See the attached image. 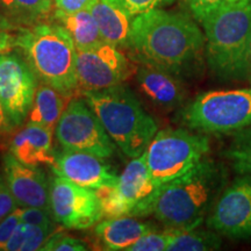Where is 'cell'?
<instances>
[{
  "instance_id": "obj_1",
  "label": "cell",
  "mask_w": 251,
  "mask_h": 251,
  "mask_svg": "<svg viewBox=\"0 0 251 251\" xmlns=\"http://www.w3.org/2000/svg\"><path fill=\"white\" fill-rule=\"evenodd\" d=\"M205 46V34L190 15L155 8L133 19L127 51L137 64L161 68L183 79L201 71Z\"/></svg>"
},
{
  "instance_id": "obj_2",
  "label": "cell",
  "mask_w": 251,
  "mask_h": 251,
  "mask_svg": "<svg viewBox=\"0 0 251 251\" xmlns=\"http://www.w3.org/2000/svg\"><path fill=\"white\" fill-rule=\"evenodd\" d=\"M227 185L226 165L206 156L186 174L162 185L151 214L165 228H198Z\"/></svg>"
},
{
  "instance_id": "obj_3",
  "label": "cell",
  "mask_w": 251,
  "mask_h": 251,
  "mask_svg": "<svg viewBox=\"0 0 251 251\" xmlns=\"http://www.w3.org/2000/svg\"><path fill=\"white\" fill-rule=\"evenodd\" d=\"M205 34L209 71L224 83L249 79L251 0H237L215 9L200 21Z\"/></svg>"
},
{
  "instance_id": "obj_4",
  "label": "cell",
  "mask_w": 251,
  "mask_h": 251,
  "mask_svg": "<svg viewBox=\"0 0 251 251\" xmlns=\"http://www.w3.org/2000/svg\"><path fill=\"white\" fill-rule=\"evenodd\" d=\"M80 94L126 156L135 158L146 151L158 126L125 83Z\"/></svg>"
},
{
  "instance_id": "obj_5",
  "label": "cell",
  "mask_w": 251,
  "mask_h": 251,
  "mask_svg": "<svg viewBox=\"0 0 251 251\" xmlns=\"http://www.w3.org/2000/svg\"><path fill=\"white\" fill-rule=\"evenodd\" d=\"M14 47L24 52L41 83L59 92L79 94L77 80V49L70 34L50 21L30 28H19Z\"/></svg>"
},
{
  "instance_id": "obj_6",
  "label": "cell",
  "mask_w": 251,
  "mask_h": 251,
  "mask_svg": "<svg viewBox=\"0 0 251 251\" xmlns=\"http://www.w3.org/2000/svg\"><path fill=\"white\" fill-rule=\"evenodd\" d=\"M180 120L205 134H231L251 127V89L200 93L181 109Z\"/></svg>"
},
{
  "instance_id": "obj_7",
  "label": "cell",
  "mask_w": 251,
  "mask_h": 251,
  "mask_svg": "<svg viewBox=\"0 0 251 251\" xmlns=\"http://www.w3.org/2000/svg\"><path fill=\"white\" fill-rule=\"evenodd\" d=\"M211 149L205 135L191 133L183 128L157 131L144 151L152 179L158 185L180 177L207 156Z\"/></svg>"
},
{
  "instance_id": "obj_8",
  "label": "cell",
  "mask_w": 251,
  "mask_h": 251,
  "mask_svg": "<svg viewBox=\"0 0 251 251\" xmlns=\"http://www.w3.org/2000/svg\"><path fill=\"white\" fill-rule=\"evenodd\" d=\"M55 135L63 150L92 153L101 158L112 157L117 148L84 98L71 100L56 126Z\"/></svg>"
},
{
  "instance_id": "obj_9",
  "label": "cell",
  "mask_w": 251,
  "mask_h": 251,
  "mask_svg": "<svg viewBox=\"0 0 251 251\" xmlns=\"http://www.w3.org/2000/svg\"><path fill=\"white\" fill-rule=\"evenodd\" d=\"M39 83L25 55L0 52V101L13 128L28 118Z\"/></svg>"
},
{
  "instance_id": "obj_10",
  "label": "cell",
  "mask_w": 251,
  "mask_h": 251,
  "mask_svg": "<svg viewBox=\"0 0 251 251\" xmlns=\"http://www.w3.org/2000/svg\"><path fill=\"white\" fill-rule=\"evenodd\" d=\"M76 68L80 94L124 84L136 74L137 63L117 47L103 42L96 48L77 51Z\"/></svg>"
},
{
  "instance_id": "obj_11",
  "label": "cell",
  "mask_w": 251,
  "mask_h": 251,
  "mask_svg": "<svg viewBox=\"0 0 251 251\" xmlns=\"http://www.w3.org/2000/svg\"><path fill=\"white\" fill-rule=\"evenodd\" d=\"M50 212L57 224L74 230L92 228L102 219L96 191L55 175L50 179Z\"/></svg>"
},
{
  "instance_id": "obj_12",
  "label": "cell",
  "mask_w": 251,
  "mask_h": 251,
  "mask_svg": "<svg viewBox=\"0 0 251 251\" xmlns=\"http://www.w3.org/2000/svg\"><path fill=\"white\" fill-rule=\"evenodd\" d=\"M207 227L235 241H251V175H240L220 194Z\"/></svg>"
},
{
  "instance_id": "obj_13",
  "label": "cell",
  "mask_w": 251,
  "mask_h": 251,
  "mask_svg": "<svg viewBox=\"0 0 251 251\" xmlns=\"http://www.w3.org/2000/svg\"><path fill=\"white\" fill-rule=\"evenodd\" d=\"M2 174L19 207H40L50 212V179L39 166L24 164L7 152L2 157Z\"/></svg>"
},
{
  "instance_id": "obj_14",
  "label": "cell",
  "mask_w": 251,
  "mask_h": 251,
  "mask_svg": "<svg viewBox=\"0 0 251 251\" xmlns=\"http://www.w3.org/2000/svg\"><path fill=\"white\" fill-rule=\"evenodd\" d=\"M115 185L122 199L129 206V216L144 218L151 215L152 206L162 185L152 179L144 152L131 158Z\"/></svg>"
},
{
  "instance_id": "obj_15",
  "label": "cell",
  "mask_w": 251,
  "mask_h": 251,
  "mask_svg": "<svg viewBox=\"0 0 251 251\" xmlns=\"http://www.w3.org/2000/svg\"><path fill=\"white\" fill-rule=\"evenodd\" d=\"M103 159L92 153L64 150L61 155H56L51 170L72 183L97 190L105 185L117 184L119 179L114 169Z\"/></svg>"
},
{
  "instance_id": "obj_16",
  "label": "cell",
  "mask_w": 251,
  "mask_h": 251,
  "mask_svg": "<svg viewBox=\"0 0 251 251\" xmlns=\"http://www.w3.org/2000/svg\"><path fill=\"white\" fill-rule=\"evenodd\" d=\"M135 78L143 96L162 111H175L186 99L183 79L161 68L137 64Z\"/></svg>"
},
{
  "instance_id": "obj_17",
  "label": "cell",
  "mask_w": 251,
  "mask_h": 251,
  "mask_svg": "<svg viewBox=\"0 0 251 251\" xmlns=\"http://www.w3.org/2000/svg\"><path fill=\"white\" fill-rule=\"evenodd\" d=\"M52 135L51 128L27 122L12 139L9 152L24 164L51 166L56 161Z\"/></svg>"
},
{
  "instance_id": "obj_18",
  "label": "cell",
  "mask_w": 251,
  "mask_h": 251,
  "mask_svg": "<svg viewBox=\"0 0 251 251\" xmlns=\"http://www.w3.org/2000/svg\"><path fill=\"white\" fill-rule=\"evenodd\" d=\"M153 229L157 228L151 222L126 215L99 221L94 226V238L101 250H127L144 234Z\"/></svg>"
},
{
  "instance_id": "obj_19",
  "label": "cell",
  "mask_w": 251,
  "mask_h": 251,
  "mask_svg": "<svg viewBox=\"0 0 251 251\" xmlns=\"http://www.w3.org/2000/svg\"><path fill=\"white\" fill-rule=\"evenodd\" d=\"M91 12L103 41L119 49L127 50L134 18L107 0H98Z\"/></svg>"
},
{
  "instance_id": "obj_20",
  "label": "cell",
  "mask_w": 251,
  "mask_h": 251,
  "mask_svg": "<svg viewBox=\"0 0 251 251\" xmlns=\"http://www.w3.org/2000/svg\"><path fill=\"white\" fill-rule=\"evenodd\" d=\"M51 21L61 25L70 34L77 51L96 48L105 42L91 9L64 13L55 9Z\"/></svg>"
},
{
  "instance_id": "obj_21",
  "label": "cell",
  "mask_w": 251,
  "mask_h": 251,
  "mask_svg": "<svg viewBox=\"0 0 251 251\" xmlns=\"http://www.w3.org/2000/svg\"><path fill=\"white\" fill-rule=\"evenodd\" d=\"M74 97L59 92L45 83H39L28 122L45 126L55 130L59 119L68 108Z\"/></svg>"
},
{
  "instance_id": "obj_22",
  "label": "cell",
  "mask_w": 251,
  "mask_h": 251,
  "mask_svg": "<svg viewBox=\"0 0 251 251\" xmlns=\"http://www.w3.org/2000/svg\"><path fill=\"white\" fill-rule=\"evenodd\" d=\"M52 0H0V14L17 28L50 23Z\"/></svg>"
},
{
  "instance_id": "obj_23",
  "label": "cell",
  "mask_w": 251,
  "mask_h": 251,
  "mask_svg": "<svg viewBox=\"0 0 251 251\" xmlns=\"http://www.w3.org/2000/svg\"><path fill=\"white\" fill-rule=\"evenodd\" d=\"M199 228V227H198ZM172 229L169 251H211L222 246L221 235L212 229Z\"/></svg>"
},
{
  "instance_id": "obj_24",
  "label": "cell",
  "mask_w": 251,
  "mask_h": 251,
  "mask_svg": "<svg viewBox=\"0 0 251 251\" xmlns=\"http://www.w3.org/2000/svg\"><path fill=\"white\" fill-rule=\"evenodd\" d=\"M56 231V228L34 226L21 221L6 244L5 251H36L41 250L45 243Z\"/></svg>"
},
{
  "instance_id": "obj_25",
  "label": "cell",
  "mask_w": 251,
  "mask_h": 251,
  "mask_svg": "<svg viewBox=\"0 0 251 251\" xmlns=\"http://www.w3.org/2000/svg\"><path fill=\"white\" fill-rule=\"evenodd\" d=\"M224 156L237 175H251V127L231 133Z\"/></svg>"
},
{
  "instance_id": "obj_26",
  "label": "cell",
  "mask_w": 251,
  "mask_h": 251,
  "mask_svg": "<svg viewBox=\"0 0 251 251\" xmlns=\"http://www.w3.org/2000/svg\"><path fill=\"white\" fill-rule=\"evenodd\" d=\"M100 207H101L102 219H115L120 216H129L130 208L122 199L120 192L118 191L117 185H105L97 188Z\"/></svg>"
},
{
  "instance_id": "obj_27",
  "label": "cell",
  "mask_w": 251,
  "mask_h": 251,
  "mask_svg": "<svg viewBox=\"0 0 251 251\" xmlns=\"http://www.w3.org/2000/svg\"><path fill=\"white\" fill-rule=\"evenodd\" d=\"M172 236V229L165 228L164 230H153L144 234L127 251H164L168 249Z\"/></svg>"
},
{
  "instance_id": "obj_28",
  "label": "cell",
  "mask_w": 251,
  "mask_h": 251,
  "mask_svg": "<svg viewBox=\"0 0 251 251\" xmlns=\"http://www.w3.org/2000/svg\"><path fill=\"white\" fill-rule=\"evenodd\" d=\"M43 251H85L89 250V244L80 238L56 230L42 247Z\"/></svg>"
},
{
  "instance_id": "obj_29",
  "label": "cell",
  "mask_w": 251,
  "mask_h": 251,
  "mask_svg": "<svg viewBox=\"0 0 251 251\" xmlns=\"http://www.w3.org/2000/svg\"><path fill=\"white\" fill-rule=\"evenodd\" d=\"M107 1L135 18L136 15L148 12L150 9L163 8L174 4L176 0H107Z\"/></svg>"
},
{
  "instance_id": "obj_30",
  "label": "cell",
  "mask_w": 251,
  "mask_h": 251,
  "mask_svg": "<svg viewBox=\"0 0 251 251\" xmlns=\"http://www.w3.org/2000/svg\"><path fill=\"white\" fill-rule=\"evenodd\" d=\"M21 221L40 227L56 228L51 213L40 207H20Z\"/></svg>"
},
{
  "instance_id": "obj_31",
  "label": "cell",
  "mask_w": 251,
  "mask_h": 251,
  "mask_svg": "<svg viewBox=\"0 0 251 251\" xmlns=\"http://www.w3.org/2000/svg\"><path fill=\"white\" fill-rule=\"evenodd\" d=\"M185 1L196 20L200 23L207 14L212 13L222 6L237 1V0H185Z\"/></svg>"
},
{
  "instance_id": "obj_32",
  "label": "cell",
  "mask_w": 251,
  "mask_h": 251,
  "mask_svg": "<svg viewBox=\"0 0 251 251\" xmlns=\"http://www.w3.org/2000/svg\"><path fill=\"white\" fill-rule=\"evenodd\" d=\"M21 222L20 208H17L0 221V251H5L6 244L11 240L12 235Z\"/></svg>"
},
{
  "instance_id": "obj_33",
  "label": "cell",
  "mask_w": 251,
  "mask_h": 251,
  "mask_svg": "<svg viewBox=\"0 0 251 251\" xmlns=\"http://www.w3.org/2000/svg\"><path fill=\"white\" fill-rule=\"evenodd\" d=\"M18 202L9 190L4 174H0V221L18 208Z\"/></svg>"
},
{
  "instance_id": "obj_34",
  "label": "cell",
  "mask_w": 251,
  "mask_h": 251,
  "mask_svg": "<svg viewBox=\"0 0 251 251\" xmlns=\"http://www.w3.org/2000/svg\"><path fill=\"white\" fill-rule=\"evenodd\" d=\"M98 0H54L56 9L64 13H76L87 11L96 5Z\"/></svg>"
},
{
  "instance_id": "obj_35",
  "label": "cell",
  "mask_w": 251,
  "mask_h": 251,
  "mask_svg": "<svg viewBox=\"0 0 251 251\" xmlns=\"http://www.w3.org/2000/svg\"><path fill=\"white\" fill-rule=\"evenodd\" d=\"M12 125L9 124L7 117H6L4 107H2V103L0 101V135L8 133L12 129Z\"/></svg>"
},
{
  "instance_id": "obj_36",
  "label": "cell",
  "mask_w": 251,
  "mask_h": 251,
  "mask_svg": "<svg viewBox=\"0 0 251 251\" xmlns=\"http://www.w3.org/2000/svg\"><path fill=\"white\" fill-rule=\"evenodd\" d=\"M249 80L251 81V50H250V68H249Z\"/></svg>"
}]
</instances>
